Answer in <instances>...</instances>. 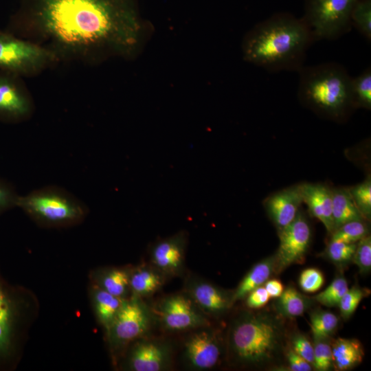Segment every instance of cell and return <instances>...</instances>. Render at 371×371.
<instances>
[{
    "instance_id": "obj_1",
    "label": "cell",
    "mask_w": 371,
    "mask_h": 371,
    "mask_svg": "<svg viewBox=\"0 0 371 371\" xmlns=\"http://www.w3.org/2000/svg\"><path fill=\"white\" fill-rule=\"evenodd\" d=\"M131 19L130 0H21L6 30L50 50L58 61H87Z\"/></svg>"
},
{
    "instance_id": "obj_2",
    "label": "cell",
    "mask_w": 371,
    "mask_h": 371,
    "mask_svg": "<svg viewBox=\"0 0 371 371\" xmlns=\"http://www.w3.org/2000/svg\"><path fill=\"white\" fill-rule=\"evenodd\" d=\"M315 41L302 18L289 13L274 14L256 25L244 44L246 59L265 69L298 71Z\"/></svg>"
},
{
    "instance_id": "obj_3",
    "label": "cell",
    "mask_w": 371,
    "mask_h": 371,
    "mask_svg": "<svg viewBox=\"0 0 371 371\" xmlns=\"http://www.w3.org/2000/svg\"><path fill=\"white\" fill-rule=\"evenodd\" d=\"M282 339L283 328L280 320L265 313H245L230 328L229 352L241 365H263L278 355Z\"/></svg>"
},
{
    "instance_id": "obj_4",
    "label": "cell",
    "mask_w": 371,
    "mask_h": 371,
    "mask_svg": "<svg viewBox=\"0 0 371 371\" xmlns=\"http://www.w3.org/2000/svg\"><path fill=\"white\" fill-rule=\"evenodd\" d=\"M297 72L300 97L317 110L339 117L352 103V77L341 65L325 63L303 66Z\"/></svg>"
},
{
    "instance_id": "obj_5",
    "label": "cell",
    "mask_w": 371,
    "mask_h": 371,
    "mask_svg": "<svg viewBox=\"0 0 371 371\" xmlns=\"http://www.w3.org/2000/svg\"><path fill=\"white\" fill-rule=\"evenodd\" d=\"M16 207L37 222L52 226L81 221L88 212L86 204L58 186L49 185L19 196Z\"/></svg>"
},
{
    "instance_id": "obj_6",
    "label": "cell",
    "mask_w": 371,
    "mask_h": 371,
    "mask_svg": "<svg viewBox=\"0 0 371 371\" xmlns=\"http://www.w3.org/2000/svg\"><path fill=\"white\" fill-rule=\"evenodd\" d=\"M58 61L50 50L7 30H0V70L31 76Z\"/></svg>"
},
{
    "instance_id": "obj_7",
    "label": "cell",
    "mask_w": 371,
    "mask_h": 371,
    "mask_svg": "<svg viewBox=\"0 0 371 371\" xmlns=\"http://www.w3.org/2000/svg\"><path fill=\"white\" fill-rule=\"evenodd\" d=\"M358 0H305L303 19L315 41L334 40L351 27V12Z\"/></svg>"
},
{
    "instance_id": "obj_8",
    "label": "cell",
    "mask_w": 371,
    "mask_h": 371,
    "mask_svg": "<svg viewBox=\"0 0 371 371\" xmlns=\"http://www.w3.org/2000/svg\"><path fill=\"white\" fill-rule=\"evenodd\" d=\"M20 78L0 70V122H21L34 113L33 100Z\"/></svg>"
},
{
    "instance_id": "obj_9",
    "label": "cell",
    "mask_w": 371,
    "mask_h": 371,
    "mask_svg": "<svg viewBox=\"0 0 371 371\" xmlns=\"http://www.w3.org/2000/svg\"><path fill=\"white\" fill-rule=\"evenodd\" d=\"M278 232L280 245L274 256V271L278 273L293 264L303 262L311 235L309 225L300 213Z\"/></svg>"
},
{
    "instance_id": "obj_10",
    "label": "cell",
    "mask_w": 371,
    "mask_h": 371,
    "mask_svg": "<svg viewBox=\"0 0 371 371\" xmlns=\"http://www.w3.org/2000/svg\"><path fill=\"white\" fill-rule=\"evenodd\" d=\"M157 313L164 327L183 331L206 326L207 318L189 296L178 294L161 300Z\"/></svg>"
},
{
    "instance_id": "obj_11",
    "label": "cell",
    "mask_w": 371,
    "mask_h": 371,
    "mask_svg": "<svg viewBox=\"0 0 371 371\" xmlns=\"http://www.w3.org/2000/svg\"><path fill=\"white\" fill-rule=\"evenodd\" d=\"M150 317L147 308L137 296L123 300L108 328L113 341L125 344L143 336L150 327Z\"/></svg>"
},
{
    "instance_id": "obj_12",
    "label": "cell",
    "mask_w": 371,
    "mask_h": 371,
    "mask_svg": "<svg viewBox=\"0 0 371 371\" xmlns=\"http://www.w3.org/2000/svg\"><path fill=\"white\" fill-rule=\"evenodd\" d=\"M201 327L190 335L184 344V357L196 370H207L218 362L222 345L218 334L212 329Z\"/></svg>"
},
{
    "instance_id": "obj_13",
    "label": "cell",
    "mask_w": 371,
    "mask_h": 371,
    "mask_svg": "<svg viewBox=\"0 0 371 371\" xmlns=\"http://www.w3.org/2000/svg\"><path fill=\"white\" fill-rule=\"evenodd\" d=\"M186 236L179 232L157 242L151 249V260L162 274L176 275L182 270Z\"/></svg>"
},
{
    "instance_id": "obj_14",
    "label": "cell",
    "mask_w": 371,
    "mask_h": 371,
    "mask_svg": "<svg viewBox=\"0 0 371 371\" xmlns=\"http://www.w3.org/2000/svg\"><path fill=\"white\" fill-rule=\"evenodd\" d=\"M187 291L188 296L203 313L219 315L233 304L232 294L201 280L190 281Z\"/></svg>"
},
{
    "instance_id": "obj_15",
    "label": "cell",
    "mask_w": 371,
    "mask_h": 371,
    "mask_svg": "<svg viewBox=\"0 0 371 371\" xmlns=\"http://www.w3.org/2000/svg\"><path fill=\"white\" fill-rule=\"evenodd\" d=\"M170 350L163 343L144 340L133 347L129 360L130 368L135 371H160L170 361Z\"/></svg>"
},
{
    "instance_id": "obj_16",
    "label": "cell",
    "mask_w": 371,
    "mask_h": 371,
    "mask_svg": "<svg viewBox=\"0 0 371 371\" xmlns=\"http://www.w3.org/2000/svg\"><path fill=\"white\" fill-rule=\"evenodd\" d=\"M302 202L299 186L280 191L269 197L265 208L278 230L290 224L297 216Z\"/></svg>"
},
{
    "instance_id": "obj_17",
    "label": "cell",
    "mask_w": 371,
    "mask_h": 371,
    "mask_svg": "<svg viewBox=\"0 0 371 371\" xmlns=\"http://www.w3.org/2000/svg\"><path fill=\"white\" fill-rule=\"evenodd\" d=\"M300 191L311 214L319 219L329 232L334 231L332 216V190L320 184L299 186Z\"/></svg>"
},
{
    "instance_id": "obj_18",
    "label": "cell",
    "mask_w": 371,
    "mask_h": 371,
    "mask_svg": "<svg viewBox=\"0 0 371 371\" xmlns=\"http://www.w3.org/2000/svg\"><path fill=\"white\" fill-rule=\"evenodd\" d=\"M15 304L9 290L0 281V358L8 355L12 344Z\"/></svg>"
},
{
    "instance_id": "obj_19",
    "label": "cell",
    "mask_w": 371,
    "mask_h": 371,
    "mask_svg": "<svg viewBox=\"0 0 371 371\" xmlns=\"http://www.w3.org/2000/svg\"><path fill=\"white\" fill-rule=\"evenodd\" d=\"M333 366L337 370H347L360 363L364 356L363 346L355 339L338 338L331 345Z\"/></svg>"
},
{
    "instance_id": "obj_20",
    "label": "cell",
    "mask_w": 371,
    "mask_h": 371,
    "mask_svg": "<svg viewBox=\"0 0 371 371\" xmlns=\"http://www.w3.org/2000/svg\"><path fill=\"white\" fill-rule=\"evenodd\" d=\"M274 271V256L256 263L242 279L232 293V303L245 298L254 289L263 285Z\"/></svg>"
},
{
    "instance_id": "obj_21",
    "label": "cell",
    "mask_w": 371,
    "mask_h": 371,
    "mask_svg": "<svg viewBox=\"0 0 371 371\" xmlns=\"http://www.w3.org/2000/svg\"><path fill=\"white\" fill-rule=\"evenodd\" d=\"M332 216L334 230L346 223L363 221V218L349 190L342 188L332 190Z\"/></svg>"
},
{
    "instance_id": "obj_22",
    "label": "cell",
    "mask_w": 371,
    "mask_h": 371,
    "mask_svg": "<svg viewBox=\"0 0 371 371\" xmlns=\"http://www.w3.org/2000/svg\"><path fill=\"white\" fill-rule=\"evenodd\" d=\"M162 275L155 268L140 267L130 274L129 287L137 297L151 295L162 286Z\"/></svg>"
},
{
    "instance_id": "obj_23",
    "label": "cell",
    "mask_w": 371,
    "mask_h": 371,
    "mask_svg": "<svg viewBox=\"0 0 371 371\" xmlns=\"http://www.w3.org/2000/svg\"><path fill=\"white\" fill-rule=\"evenodd\" d=\"M276 308L278 313L286 317L303 315L311 305V300L293 286H287L277 297Z\"/></svg>"
},
{
    "instance_id": "obj_24",
    "label": "cell",
    "mask_w": 371,
    "mask_h": 371,
    "mask_svg": "<svg viewBox=\"0 0 371 371\" xmlns=\"http://www.w3.org/2000/svg\"><path fill=\"white\" fill-rule=\"evenodd\" d=\"M94 301L99 319L109 328L118 312L123 300L100 289L95 293Z\"/></svg>"
},
{
    "instance_id": "obj_25",
    "label": "cell",
    "mask_w": 371,
    "mask_h": 371,
    "mask_svg": "<svg viewBox=\"0 0 371 371\" xmlns=\"http://www.w3.org/2000/svg\"><path fill=\"white\" fill-rule=\"evenodd\" d=\"M352 102L363 107L371 106V69L366 68L350 81Z\"/></svg>"
},
{
    "instance_id": "obj_26",
    "label": "cell",
    "mask_w": 371,
    "mask_h": 371,
    "mask_svg": "<svg viewBox=\"0 0 371 371\" xmlns=\"http://www.w3.org/2000/svg\"><path fill=\"white\" fill-rule=\"evenodd\" d=\"M338 317L332 312L318 310L311 315V328L314 337L326 339L338 326Z\"/></svg>"
},
{
    "instance_id": "obj_27",
    "label": "cell",
    "mask_w": 371,
    "mask_h": 371,
    "mask_svg": "<svg viewBox=\"0 0 371 371\" xmlns=\"http://www.w3.org/2000/svg\"><path fill=\"white\" fill-rule=\"evenodd\" d=\"M351 23L368 41H371V0H358L354 5Z\"/></svg>"
},
{
    "instance_id": "obj_28",
    "label": "cell",
    "mask_w": 371,
    "mask_h": 371,
    "mask_svg": "<svg viewBox=\"0 0 371 371\" xmlns=\"http://www.w3.org/2000/svg\"><path fill=\"white\" fill-rule=\"evenodd\" d=\"M129 276L130 274L124 269L110 270L102 278V289L113 295L122 298L129 287Z\"/></svg>"
},
{
    "instance_id": "obj_29",
    "label": "cell",
    "mask_w": 371,
    "mask_h": 371,
    "mask_svg": "<svg viewBox=\"0 0 371 371\" xmlns=\"http://www.w3.org/2000/svg\"><path fill=\"white\" fill-rule=\"evenodd\" d=\"M348 290L346 280L339 276L335 278L326 289L314 296L313 299L326 306H338L341 298Z\"/></svg>"
},
{
    "instance_id": "obj_30",
    "label": "cell",
    "mask_w": 371,
    "mask_h": 371,
    "mask_svg": "<svg viewBox=\"0 0 371 371\" xmlns=\"http://www.w3.org/2000/svg\"><path fill=\"white\" fill-rule=\"evenodd\" d=\"M367 227L363 221L346 223L333 232L330 241L356 243L367 235Z\"/></svg>"
},
{
    "instance_id": "obj_31",
    "label": "cell",
    "mask_w": 371,
    "mask_h": 371,
    "mask_svg": "<svg viewBox=\"0 0 371 371\" xmlns=\"http://www.w3.org/2000/svg\"><path fill=\"white\" fill-rule=\"evenodd\" d=\"M352 198L363 217L371 215V181L370 179L349 190Z\"/></svg>"
},
{
    "instance_id": "obj_32",
    "label": "cell",
    "mask_w": 371,
    "mask_h": 371,
    "mask_svg": "<svg viewBox=\"0 0 371 371\" xmlns=\"http://www.w3.org/2000/svg\"><path fill=\"white\" fill-rule=\"evenodd\" d=\"M352 260L362 274L370 272L371 269V238L370 236L366 235L358 241Z\"/></svg>"
},
{
    "instance_id": "obj_33",
    "label": "cell",
    "mask_w": 371,
    "mask_h": 371,
    "mask_svg": "<svg viewBox=\"0 0 371 371\" xmlns=\"http://www.w3.org/2000/svg\"><path fill=\"white\" fill-rule=\"evenodd\" d=\"M313 367L319 371L328 370L333 366L331 346L325 338L314 337Z\"/></svg>"
},
{
    "instance_id": "obj_34",
    "label": "cell",
    "mask_w": 371,
    "mask_h": 371,
    "mask_svg": "<svg viewBox=\"0 0 371 371\" xmlns=\"http://www.w3.org/2000/svg\"><path fill=\"white\" fill-rule=\"evenodd\" d=\"M364 296L365 291L359 286L348 289L338 304L341 316L346 319L350 318Z\"/></svg>"
},
{
    "instance_id": "obj_35",
    "label": "cell",
    "mask_w": 371,
    "mask_h": 371,
    "mask_svg": "<svg viewBox=\"0 0 371 371\" xmlns=\"http://www.w3.org/2000/svg\"><path fill=\"white\" fill-rule=\"evenodd\" d=\"M357 243L330 241L327 249L328 258L335 264H344L352 260Z\"/></svg>"
},
{
    "instance_id": "obj_36",
    "label": "cell",
    "mask_w": 371,
    "mask_h": 371,
    "mask_svg": "<svg viewBox=\"0 0 371 371\" xmlns=\"http://www.w3.org/2000/svg\"><path fill=\"white\" fill-rule=\"evenodd\" d=\"M324 282L322 273L316 268H307L302 271L299 284L302 291L313 293L318 291Z\"/></svg>"
},
{
    "instance_id": "obj_37",
    "label": "cell",
    "mask_w": 371,
    "mask_h": 371,
    "mask_svg": "<svg viewBox=\"0 0 371 371\" xmlns=\"http://www.w3.org/2000/svg\"><path fill=\"white\" fill-rule=\"evenodd\" d=\"M19 196L12 185L0 179V214L16 207Z\"/></svg>"
},
{
    "instance_id": "obj_38",
    "label": "cell",
    "mask_w": 371,
    "mask_h": 371,
    "mask_svg": "<svg viewBox=\"0 0 371 371\" xmlns=\"http://www.w3.org/2000/svg\"><path fill=\"white\" fill-rule=\"evenodd\" d=\"M292 349L313 366L314 348L310 341L303 335L296 334L292 339Z\"/></svg>"
},
{
    "instance_id": "obj_39",
    "label": "cell",
    "mask_w": 371,
    "mask_h": 371,
    "mask_svg": "<svg viewBox=\"0 0 371 371\" xmlns=\"http://www.w3.org/2000/svg\"><path fill=\"white\" fill-rule=\"evenodd\" d=\"M246 297V304L250 308H259L264 306L270 298L262 285L252 290Z\"/></svg>"
},
{
    "instance_id": "obj_40",
    "label": "cell",
    "mask_w": 371,
    "mask_h": 371,
    "mask_svg": "<svg viewBox=\"0 0 371 371\" xmlns=\"http://www.w3.org/2000/svg\"><path fill=\"white\" fill-rule=\"evenodd\" d=\"M287 359L290 370L293 371H311V364L298 355L292 348L287 352Z\"/></svg>"
},
{
    "instance_id": "obj_41",
    "label": "cell",
    "mask_w": 371,
    "mask_h": 371,
    "mask_svg": "<svg viewBox=\"0 0 371 371\" xmlns=\"http://www.w3.org/2000/svg\"><path fill=\"white\" fill-rule=\"evenodd\" d=\"M264 286L269 297L273 298L278 297L284 290L282 282L276 279L267 280Z\"/></svg>"
}]
</instances>
